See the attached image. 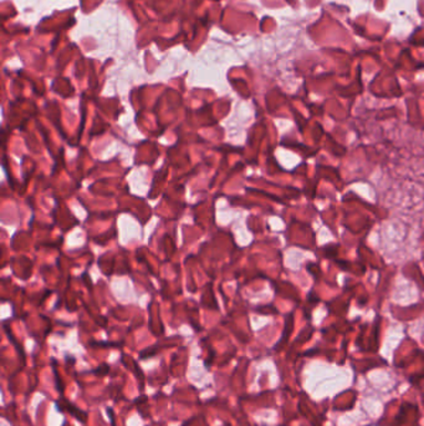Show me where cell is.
<instances>
[{
	"label": "cell",
	"mask_w": 424,
	"mask_h": 426,
	"mask_svg": "<svg viewBox=\"0 0 424 426\" xmlns=\"http://www.w3.org/2000/svg\"><path fill=\"white\" fill-rule=\"evenodd\" d=\"M156 353H157V349L156 350L145 349V350H142L141 353H139V358H141V359L151 358V357H153V355H156Z\"/></svg>",
	"instance_id": "8992f818"
},
{
	"label": "cell",
	"mask_w": 424,
	"mask_h": 426,
	"mask_svg": "<svg viewBox=\"0 0 424 426\" xmlns=\"http://www.w3.org/2000/svg\"><path fill=\"white\" fill-rule=\"evenodd\" d=\"M56 408H58V410L60 411V413H64V411H67L70 415H72V416L75 417V419L78 420L80 422H82V424H86L87 422V414L85 411L80 410V409L76 408V406L74 405L71 402H69V400H66L65 397H61L60 402H56Z\"/></svg>",
	"instance_id": "6da1fadb"
},
{
	"label": "cell",
	"mask_w": 424,
	"mask_h": 426,
	"mask_svg": "<svg viewBox=\"0 0 424 426\" xmlns=\"http://www.w3.org/2000/svg\"><path fill=\"white\" fill-rule=\"evenodd\" d=\"M51 364H52V371H54V377H55L56 389H58V391L60 392L61 396H64V384H63V380L60 379V375H59V372H58V368H56V360L54 358L51 359Z\"/></svg>",
	"instance_id": "7a4b0ae2"
},
{
	"label": "cell",
	"mask_w": 424,
	"mask_h": 426,
	"mask_svg": "<svg viewBox=\"0 0 424 426\" xmlns=\"http://www.w3.org/2000/svg\"><path fill=\"white\" fill-rule=\"evenodd\" d=\"M194 420H195V417H193V419H192V420H188V421H185V422H183V425H182V426H187V425L192 424V422H193V421H194Z\"/></svg>",
	"instance_id": "30bf717a"
},
{
	"label": "cell",
	"mask_w": 424,
	"mask_h": 426,
	"mask_svg": "<svg viewBox=\"0 0 424 426\" xmlns=\"http://www.w3.org/2000/svg\"><path fill=\"white\" fill-rule=\"evenodd\" d=\"M107 414L109 416V421H111V426H116V420H115V414L114 410L111 408H107Z\"/></svg>",
	"instance_id": "ba28073f"
},
{
	"label": "cell",
	"mask_w": 424,
	"mask_h": 426,
	"mask_svg": "<svg viewBox=\"0 0 424 426\" xmlns=\"http://www.w3.org/2000/svg\"><path fill=\"white\" fill-rule=\"evenodd\" d=\"M147 400L148 397L146 396V395H141V396H138L137 399L133 400V404H139V405H141L143 403H147Z\"/></svg>",
	"instance_id": "9c48e42d"
},
{
	"label": "cell",
	"mask_w": 424,
	"mask_h": 426,
	"mask_svg": "<svg viewBox=\"0 0 424 426\" xmlns=\"http://www.w3.org/2000/svg\"><path fill=\"white\" fill-rule=\"evenodd\" d=\"M90 345L91 347H121L122 345V343H107V341H91L90 343Z\"/></svg>",
	"instance_id": "5b68a950"
},
{
	"label": "cell",
	"mask_w": 424,
	"mask_h": 426,
	"mask_svg": "<svg viewBox=\"0 0 424 426\" xmlns=\"http://www.w3.org/2000/svg\"><path fill=\"white\" fill-rule=\"evenodd\" d=\"M291 318H293V314H290V315L288 316V321H286V329H285V333H284V335H282V339H281V341H280L279 344H277L276 345V349H279V347L282 344V341H285L286 339H288V335L290 334V329H291V323H293V322H291Z\"/></svg>",
	"instance_id": "277c9868"
},
{
	"label": "cell",
	"mask_w": 424,
	"mask_h": 426,
	"mask_svg": "<svg viewBox=\"0 0 424 426\" xmlns=\"http://www.w3.org/2000/svg\"><path fill=\"white\" fill-rule=\"evenodd\" d=\"M214 355H215V353L213 352L212 350V354H210V357L207 359L206 361H204V365H206V368L209 370L210 369V366H212V363H213V360H214Z\"/></svg>",
	"instance_id": "52a82bcc"
},
{
	"label": "cell",
	"mask_w": 424,
	"mask_h": 426,
	"mask_svg": "<svg viewBox=\"0 0 424 426\" xmlns=\"http://www.w3.org/2000/svg\"><path fill=\"white\" fill-rule=\"evenodd\" d=\"M89 372H91V374L96 375V377H100V378L106 377V375H107L109 372V365H108V364L103 363V364H101L100 366H97L96 369L91 370V371H89Z\"/></svg>",
	"instance_id": "3957f363"
}]
</instances>
